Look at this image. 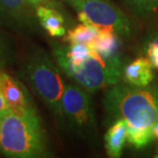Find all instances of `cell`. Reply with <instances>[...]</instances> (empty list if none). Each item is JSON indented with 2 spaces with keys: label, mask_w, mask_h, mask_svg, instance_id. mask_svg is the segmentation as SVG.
Instances as JSON below:
<instances>
[{
  "label": "cell",
  "mask_w": 158,
  "mask_h": 158,
  "mask_svg": "<svg viewBox=\"0 0 158 158\" xmlns=\"http://www.w3.org/2000/svg\"><path fill=\"white\" fill-rule=\"evenodd\" d=\"M104 108L108 121L124 120L128 144L142 149L154 140L152 126L158 120V83L137 87L118 82L107 89Z\"/></svg>",
  "instance_id": "6da1fadb"
},
{
  "label": "cell",
  "mask_w": 158,
  "mask_h": 158,
  "mask_svg": "<svg viewBox=\"0 0 158 158\" xmlns=\"http://www.w3.org/2000/svg\"><path fill=\"white\" fill-rule=\"evenodd\" d=\"M28 1H29V3L33 6V7H36L37 5L43 4V3L49 1V0H28Z\"/></svg>",
  "instance_id": "e0dca14e"
},
{
  "label": "cell",
  "mask_w": 158,
  "mask_h": 158,
  "mask_svg": "<svg viewBox=\"0 0 158 158\" xmlns=\"http://www.w3.org/2000/svg\"><path fill=\"white\" fill-rule=\"evenodd\" d=\"M25 73L37 96L56 118H61L65 84L56 65L45 52L40 50L27 62Z\"/></svg>",
  "instance_id": "277c9868"
},
{
  "label": "cell",
  "mask_w": 158,
  "mask_h": 158,
  "mask_svg": "<svg viewBox=\"0 0 158 158\" xmlns=\"http://www.w3.org/2000/svg\"><path fill=\"white\" fill-rule=\"evenodd\" d=\"M32 8L28 0H0V24L15 30L30 29L34 25Z\"/></svg>",
  "instance_id": "ba28073f"
},
{
  "label": "cell",
  "mask_w": 158,
  "mask_h": 158,
  "mask_svg": "<svg viewBox=\"0 0 158 158\" xmlns=\"http://www.w3.org/2000/svg\"><path fill=\"white\" fill-rule=\"evenodd\" d=\"M82 137L97 131V121L89 93L77 84L65 85L62 98V117Z\"/></svg>",
  "instance_id": "8992f818"
},
{
  "label": "cell",
  "mask_w": 158,
  "mask_h": 158,
  "mask_svg": "<svg viewBox=\"0 0 158 158\" xmlns=\"http://www.w3.org/2000/svg\"><path fill=\"white\" fill-rule=\"evenodd\" d=\"M56 64L69 78L89 94L117 84L122 79L123 65L120 56L105 58L94 50L82 61H69L59 53H53Z\"/></svg>",
  "instance_id": "3957f363"
},
{
  "label": "cell",
  "mask_w": 158,
  "mask_h": 158,
  "mask_svg": "<svg viewBox=\"0 0 158 158\" xmlns=\"http://www.w3.org/2000/svg\"><path fill=\"white\" fill-rule=\"evenodd\" d=\"M127 141V125L123 119H116L107 129L104 142L107 155L111 158L121 156L122 150Z\"/></svg>",
  "instance_id": "8fae6325"
},
{
  "label": "cell",
  "mask_w": 158,
  "mask_h": 158,
  "mask_svg": "<svg viewBox=\"0 0 158 158\" xmlns=\"http://www.w3.org/2000/svg\"><path fill=\"white\" fill-rule=\"evenodd\" d=\"M122 80L132 86H148L154 80V68L147 56L135 59L122 69Z\"/></svg>",
  "instance_id": "9c48e42d"
},
{
  "label": "cell",
  "mask_w": 158,
  "mask_h": 158,
  "mask_svg": "<svg viewBox=\"0 0 158 158\" xmlns=\"http://www.w3.org/2000/svg\"><path fill=\"white\" fill-rule=\"evenodd\" d=\"M143 50L145 56L150 60L153 68L158 72V31L152 33L146 39Z\"/></svg>",
  "instance_id": "9a60e30c"
},
{
  "label": "cell",
  "mask_w": 158,
  "mask_h": 158,
  "mask_svg": "<svg viewBox=\"0 0 158 158\" xmlns=\"http://www.w3.org/2000/svg\"><path fill=\"white\" fill-rule=\"evenodd\" d=\"M78 14L80 23H87L99 30L114 31L127 37L131 28L125 14L110 0H65Z\"/></svg>",
  "instance_id": "5b68a950"
},
{
  "label": "cell",
  "mask_w": 158,
  "mask_h": 158,
  "mask_svg": "<svg viewBox=\"0 0 158 158\" xmlns=\"http://www.w3.org/2000/svg\"><path fill=\"white\" fill-rule=\"evenodd\" d=\"M35 15L41 27L52 37L65 36L66 21L62 12L52 4H40L35 7Z\"/></svg>",
  "instance_id": "30bf717a"
},
{
  "label": "cell",
  "mask_w": 158,
  "mask_h": 158,
  "mask_svg": "<svg viewBox=\"0 0 158 158\" xmlns=\"http://www.w3.org/2000/svg\"><path fill=\"white\" fill-rule=\"evenodd\" d=\"M156 146H155V152H154V157L158 158V138L156 139Z\"/></svg>",
  "instance_id": "ffe728a7"
},
{
  "label": "cell",
  "mask_w": 158,
  "mask_h": 158,
  "mask_svg": "<svg viewBox=\"0 0 158 158\" xmlns=\"http://www.w3.org/2000/svg\"><path fill=\"white\" fill-rule=\"evenodd\" d=\"M120 35L111 30H99L97 38L88 44L97 53L105 58L120 56L121 40Z\"/></svg>",
  "instance_id": "7c38bea8"
},
{
  "label": "cell",
  "mask_w": 158,
  "mask_h": 158,
  "mask_svg": "<svg viewBox=\"0 0 158 158\" xmlns=\"http://www.w3.org/2000/svg\"><path fill=\"white\" fill-rule=\"evenodd\" d=\"M134 10L144 18L158 15V0H124Z\"/></svg>",
  "instance_id": "5bb4252c"
},
{
  "label": "cell",
  "mask_w": 158,
  "mask_h": 158,
  "mask_svg": "<svg viewBox=\"0 0 158 158\" xmlns=\"http://www.w3.org/2000/svg\"><path fill=\"white\" fill-rule=\"evenodd\" d=\"M0 88L11 111L21 114H37L30 94L24 84L1 70Z\"/></svg>",
  "instance_id": "52a82bcc"
},
{
  "label": "cell",
  "mask_w": 158,
  "mask_h": 158,
  "mask_svg": "<svg viewBox=\"0 0 158 158\" xmlns=\"http://www.w3.org/2000/svg\"><path fill=\"white\" fill-rule=\"evenodd\" d=\"M0 153L12 158L48 156V147L38 114L8 112L0 118Z\"/></svg>",
  "instance_id": "7a4b0ae2"
},
{
  "label": "cell",
  "mask_w": 158,
  "mask_h": 158,
  "mask_svg": "<svg viewBox=\"0 0 158 158\" xmlns=\"http://www.w3.org/2000/svg\"><path fill=\"white\" fill-rule=\"evenodd\" d=\"M2 61H3V48H2L1 42H0V68H1Z\"/></svg>",
  "instance_id": "d6986e66"
},
{
  "label": "cell",
  "mask_w": 158,
  "mask_h": 158,
  "mask_svg": "<svg viewBox=\"0 0 158 158\" xmlns=\"http://www.w3.org/2000/svg\"><path fill=\"white\" fill-rule=\"evenodd\" d=\"M99 29L87 23H81L71 30H68L65 34V41L69 44H90L97 38Z\"/></svg>",
  "instance_id": "4fadbf2b"
},
{
  "label": "cell",
  "mask_w": 158,
  "mask_h": 158,
  "mask_svg": "<svg viewBox=\"0 0 158 158\" xmlns=\"http://www.w3.org/2000/svg\"><path fill=\"white\" fill-rule=\"evenodd\" d=\"M152 134H153V138L157 139L158 138V120L154 123V125L152 126Z\"/></svg>",
  "instance_id": "ac0fdd59"
},
{
  "label": "cell",
  "mask_w": 158,
  "mask_h": 158,
  "mask_svg": "<svg viewBox=\"0 0 158 158\" xmlns=\"http://www.w3.org/2000/svg\"><path fill=\"white\" fill-rule=\"evenodd\" d=\"M10 111L11 110L9 108V106L7 105V103H6L4 97H3V94H2L1 88H0V118L3 117L5 114H7V113Z\"/></svg>",
  "instance_id": "2e32d148"
}]
</instances>
